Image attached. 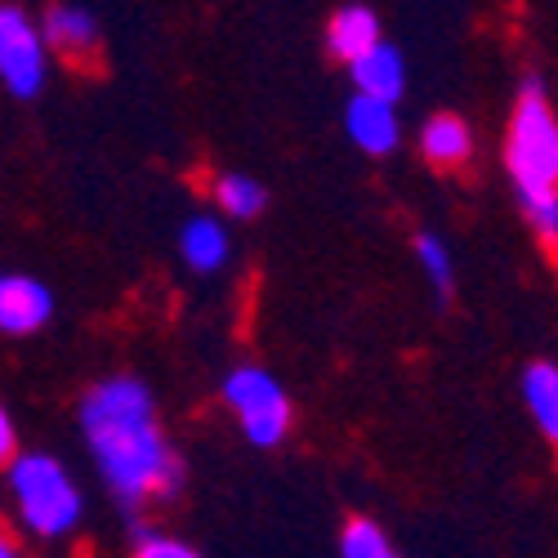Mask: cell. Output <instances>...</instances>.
<instances>
[{"mask_svg": "<svg viewBox=\"0 0 558 558\" xmlns=\"http://www.w3.org/2000/svg\"><path fill=\"white\" fill-rule=\"evenodd\" d=\"M81 438L89 460L125 514L166 505L183 492L189 470L174 451L153 389L138 376H104L81 398Z\"/></svg>", "mask_w": 558, "mask_h": 558, "instance_id": "1", "label": "cell"}, {"mask_svg": "<svg viewBox=\"0 0 558 558\" xmlns=\"http://www.w3.org/2000/svg\"><path fill=\"white\" fill-rule=\"evenodd\" d=\"M505 170L545 255L558 259V112L541 76H523L505 125Z\"/></svg>", "mask_w": 558, "mask_h": 558, "instance_id": "2", "label": "cell"}, {"mask_svg": "<svg viewBox=\"0 0 558 558\" xmlns=\"http://www.w3.org/2000/svg\"><path fill=\"white\" fill-rule=\"evenodd\" d=\"M5 487H10L19 523L40 541L72 536L81 514H85L76 478L68 474V464L59 456H50V451H19L14 464L5 470Z\"/></svg>", "mask_w": 558, "mask_h": 558, "instance_id": "3", "label": "cell"}, {"mask_svg": "<svg viewBox=\"0 0 558 558\" xmlns=\"http://www.w3.org/2000/svg\"><path fill=\"white\" fill-rule=\"evenodd\" d=\"M223 402H228L232 415H238L242 438L259 451L282 447L291 425H295V407H291L282 380H277L272 371L255 366V362L232 366L223 376Z\"/></svg>", "mask_w": 558, "mask_h": 558, "instance_id": "4", "label": "cell"}, {"mask_svg": "<svg viewBox=\"0 0 558 558\" xmlns=\"http://www.w3.org/2000/svg\"><path fill=\"white\" fill-rule=\"evenodd\" d=\"M45 76H50V50H45L36 19L23 5L0 0V85L14 99H36Z\"/></svg>", "mask_w": 558, "mask_h": 558, "instance_id": "5", "label": "cell"}, {"mask_svg": "<svg viewBox=\"0 0 558 558\" xmlns=\"http://www.w3.org/2000/svg\"><path fill=\"white\" fill-rule=\"evenodd\" d=\"M40 40L45 50L59 54L72 68H95L104 59V32L99 19L85 5H45L40 10Z\"/></svg>", "mask_w": 558, "mask_h": 558, "instance_id": "6", "label": "cell"}, {"mask_svg": "<svg viewBox=\"0 0 558 558\" xmlns=\"http://www.w3.org/2000/svg\"><path fill=\"white\" fill-rule=\"evenodd\" d=\"M54 317V295L27 272H0V331L36 336Z\"/></svg>", "mask_w": 558, "mask_h": 558, "instance_id": "7", "label": "cell"}, {"mask_svg": "<svg viewBox=\"0 0 558 558\" xmlns=\"http://www.w3.org/2000/svg\"><path fill=\"white\" fill-rule=\"evenodd\" d=\"M344 130H349V138L357 144V153H366V157H389V153L402 144L398 108L376 104V99H362V95L349 99V108H344Z\"/></svg>", "mask_w": 558, "mask_h": 558, "instance_id": "8", "label": "cell"}, {"mask_svg": "<svg viewBox=\"0 0 558 558\" xmlns=\"http://www.w3.org/2000/svg\"><path fill=\"white\" fill-rule=\"evenodd\" d=\"M415 144H421V157L434 170L451 174V170L470 166V157H474V130H470V121L456 117V112H434L421 125V138H415Z\"/></svg>", "mask_w": 558, "mask_h": 558, "instance_id": "9", "label": "cell"}, {"mask_svg": "<svg viewBox=\"0 0 558 558\" xmlns=\"http://www.w3.org/2000/svg\"><path fill=\"white\" fill-rule=\"evenodd\" d=\"M349 76H353V95L389 104V108H398L402 89H407V63L398 54V45H389V40H380L371 54H362L349 68Z\"/></svg>", "mask_w": 558, "mask_h": 558, "instance_id": "10", "label": "cell"}, {"mask_svg": "<svg viewBox=\"0 0 558 558\" xmlns=\"http://www.w3.org/2000/svg\"><path fill=\"white\" fill-rule=\"evenodd\" d=\"M380 14L371 5H340L331 19H327V54L336 63H357L362 54H371L380 45Z\"/></svg>", "mask_w": 558, "mask_h": 558, "instance_id": "11", "label": "cell"}, {"mask_svg": "<svg viewBox=\"0 0 558 558\" xmlns=\"http://www.w3.org/2000/svg\"><path fill=\"white\" fill-rule=\"evenodd\" d=\"M523 402L536 434L549 442V451L558 456V362H527L523 366Z\"/></svg>", "mask_w": 558, "mask_h": 558, "instance_id": "12", "label": "cell"}, {"mask_svg": "<svg viewBox=\"0 0 558 558\" xmlns=\"http://www.w3.org/2000/svg\"><path fill=\"white\" fill-rule=\"evenodd\" d=\"M179 255L193 272H219L232 259L228 228L215 215H193L189 223L179 228Z\"/></svg>", "mask_w": 558, "mask_h": 558, "instance_id": "13", "label": "cell"}, {"mask_svg": "<svg viewBox=\"0 0 558 558\" xmlns=\"http://www.w3.org/2000/svg\"><path fill=\"white\" fill-rule=\"evenodd\" d=\"M210 197H215V206H219L228 219H255V215H264V206H268V189H264L259 179L242 174V170H223V174L210 183Z\"/></svg>", "mask_w": 558, "mask_h": 558, "instance_id": "14", "label": "cell"}, {"mask_svg": "<svg viewBox=\"0 0 558 558\" xmlns=\"http://www.w3.org/2000/svg\"><path fill=\"white\" fill-rule=\"evenodd\" d=\"M340 558H398V549L376 519H349L340 532Z\"/></svg>", "mask_w": 558, "mask_h": 558, "instance_id": "15", "label": "cell"}, {"mask_svg": "<svg viewBox=\"0 0 558 558\" xmlns=\"http://www.w3.org/2000/svg\"><path fill=\"white\" fill-rule=\"evenodd\" d=\"M415 259H421L425 277L434 282L438 300H451V287H456V264H451V251L442 238H434V232H415Z\"/></svg>", "mask_w": 558, "mask_h": 558, "instance_id": "16", "label": "cell"}, {"mask_svg": "<svg viewBox=\"0 0 558 558\" xmlns=\"http://www.w3.org/2000/svg\"><path fill=\"white\" fill-rule=\"evenodd\" d=\"M130 558H202L193 545H183L179 536H166V532H157V527H148V523H138L134 527V549H130Z\"/></svg>", "mask_w": 558, "mask_h": 558, "instance_id": "17", "label": "cell"}, {"mask_svg": "<svg viewBox=\"0 0 558 558\" xmlns=\"http://www.w3.org/2000/svg\"><path fill=\"white\" fill-rule=\"evenodd\" d=\"M14 456H19V429H14V421H10L5 402H0V470H10Z\"/></svg>", "mask_w": 558, "mask_h": 558, "instance_id": "18", "label": "cell"}, {"mask_svg": "<svg viewBox=\"0 0 558 558\" xmlns=\"http://www.w3.org/2000/svg\"><path fill=\"white\" fill-rule=\"evenodd\" d=\"M0 558H23V549H19V541H14V532H5V527H0Z\"/></svg>", "mask_w": 558, "mask_h": 558, "instance_id": "19", "label": "cell"}]
</instances>
